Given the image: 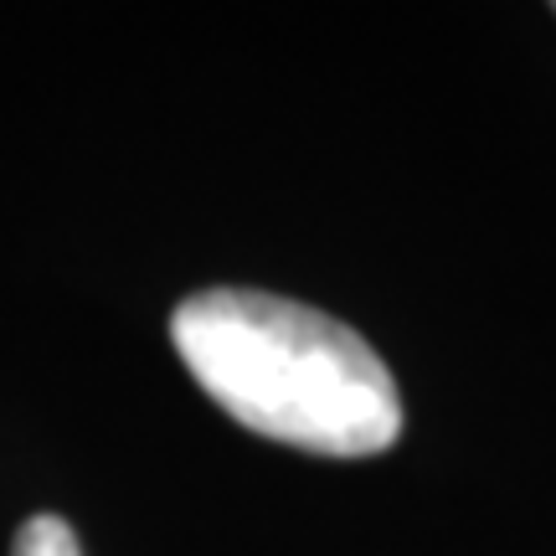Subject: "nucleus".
<instances>
[{"mask_svg": "<svg viewBox=\"0 0 556 556\" xmlns=\"http://www.w3.org/2000/svg\"><path fill=\"white\" fill-rule=\"evenodd\" d=\"M197 387L248 433L325 458H366L402 433V397L366 340L299 299L201 289L170 315Z\"/></svg>", "mask_w": 556, "mask_h": 556, "instance_id": "obj_1", "label": "nucleus"}, {"mask_svg": "<svg viewBox=\"0 0 556 556\" xmlns=\"http://www.w3.org/2000/svg\"><path fill=\"white\" fill-rule=\"evenodd\" d=\"M11 556H83V546H78L73 526H67L62 516H31L16 531Z\"/></svg>", "mask_w": 556, "mask_h": 556, "instance_id": "obj_2", "label": "nucleus"}]
</instances>
